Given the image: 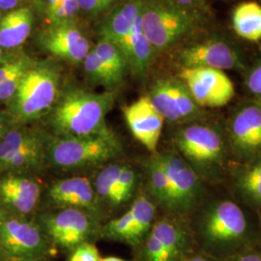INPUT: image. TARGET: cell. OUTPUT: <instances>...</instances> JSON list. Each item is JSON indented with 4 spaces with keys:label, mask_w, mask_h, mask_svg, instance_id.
Segmentation results:
<instances>
[{
    "label": "cell",
    "mask_w": 261,
    "mask_h": 261,
    "mask_svg": "<svg viewBox=\"0 0 261 261\" xmlns=\"http://www.w3.org/2000/svg\"><path fill=\"white\" fill-rule=\"evenodd\" d=\"M93 49L97 56L101 58L105 65L112 72L114 77L118 81V83L121 84L127 70L129 69L127 58L123 54L121 48L110 42L100 41Z\"/></svg>",
    "instance_id": "cell-28"
},
{
    "label": "cell",
    "mask_w": 261,
    "mask_h": 261,
    "mask_svg": "<svg viewBox=\"0 0 261 261\" xmlns=\"http://www.w3.org/2000/svg\"><path fill=\"white\" fill-rule=\"evenodd\" d=\"M231 21L237 36L249 42L261 41V5L257 2L238 4L232 12Z\"/></svg>",
    "instance_id": "cell-25"
},
{
    "label": "cell",
    "mask_w": 261,
    "mask_h": 261,
    "mask_svg": "<svg viewBox=\"0 0 261 261\" xmlns=\"http://www.w3.org/2000/svg\"><path fill=\"white\" fill-rule=\"evenodd\" d=\"M59 0H35V8L40 14L46 16L56 6Z\"/></svg>",
    "instance_id": "cell-39"
},
{
    "label": "cell",
    "mask_w": 261,
    "mask_h": 261,
    "mask_svg": "<svg viewBox=\"0 0 261 261\" xmlns=\"http://www.w3.org/2000/svg\"><path fill=\"white\" fill-rule=\"evenodd\" d=\"M257 100H258V99H257Z\"/></svg>",
    "instance_id": "cell-48"
},
{
    "label": "cell",
    "mask_w": 261,
    "mask_h": 261,
    "mask_svg": "<svg viewBox=\"0 0 261 261\" xmlns=\"http://www.w3.org/2000/svg\"><path fill=\"white\" fill-rule=\"evenodd\" d=\"M13 128V124L10 120L7 112H0V140Z\"/></svg>",
    "instance_id": "cell-40"
},
{
    "label": "cell",
    "mask_w": 261,
    "mask_h": 261,
    "mask_svg": "<svg viewBox=\"0 0 261 261\" xmlns=\"http://www.w3.org/2000/svg\"><path fill=\"white\" fill-rule=\"evenodd\" d=\"M179 7L199 15V11L206 9V0H170Z\"/></svg>",
    "instance_id": "cell-37"
},
{
    "label": "cell",
    "mask_w": 261,
    "mask_h": 261,
    "mask_svg": "<svg viewBox=\"0 0 261 261\" xmlns=\"http://www.w3.org/2000/svg\"><path fill=\"white\" fill-rule=\"evenodd\" d=\"M100 261H132L127 260V259H123V258H119V257H115V256H108V257H101Z\"/></svg>",
    "instance_id": "cell-44"
},
{
    "label": "cell",
    "mask_w": 261,
    "mask_h": 261,
    "mask_svg": "<svg viewBox=\"0 0 261 261\" xmlns=\"http://www.w3.org/2000/svg\"><path fill=\"white\" fill-rule=\"evenodd\" d=\"M245 86L255 99L261 100V59L247 71Z\"/></svg>",
    "instance_id": "cell-35"
},
{
    "label": "cell",
    "mask_w": 261,
    "mask_h": 261,
    "mask_svg": "<svg viewBox=\"0 0 261 261\" xmlns=\"http://www.w3.org/2000/svg\"><path fill=\"white\" fill-rule=\"evenodd\" d=\"M142 3L143 0H127L113 10L99 29L101 41L119 46L122 41L128 36L140 16Z\"/></svg>",
    "instance_id": "cell-22"
},
{
    "label": "cell",
    "mask_w": 261,
    "mask_h": 261,
    "mask_svg": "<svg viewBox=\"0 0 261 261\" xmlns=\"http://www.w3.org/2000/svg\"><path fill=\"white\" fill-rule=\"evenodd\" d=\"M251 212L253 211L233 196L205 195L192 213L195 220L190 225L197 250L216 260L224 261L257 249L261 226L252 219Z\"/></svg>",
    "instance_id": "cell-1"
},
{
    "label": "cell",
    "mask_w": 261,
    "mask_h": 261,
    "mask_svg": "<svg viewBox=\"0 0 261 261\" xmlns=\"http://www.w3.org/2000/svg\"><path fill=\"white\" fill-rule=\"evenodd\" d=\"M179 60L182 68L245 70L239 51L223 38L206 39L185 47L179 54Z\"/></svg>",
    "instance_id": "cell-15"
},
{
    "label": "cell",
    "mask_w": 261,
    "mask_h": 261,
    "mask_svg": "<svg viewBox=\"0 0 261 261\" xmlns=\"http://www.w3.org/2000/svg\"><path fill=\"white\" fill-rule=\"evenodd\" d=\"M156 157L168 175L170 186L168 215L186 218L206 195L207 184L176 150L156 152Z\"/></svg>",
    "instance_id": "cell-7"
},
{
    "label": "cell",
    "mask_w": 261,
    "mask_h": 261,
    "mask_svg": "<svg viewBox=\"0 0 261 261\" xmlns=\"http://www.w3.org/2000/svg\"><path fill=\"white\" fill-rule=\"evenodd\" d=\"M182 261H218L216 260L213 257L207 255L204 252L199 251V250H195L194 252H191L189 255Z\"/></svg>",
    "instance_id": "cell-41"
},
{
    "label": "cell",
    "mask_w": 261,
    "mask_h": 261,
    "mask_svg": "<svg viewBox=\"0 0 261 261\" xmlns=\"http://www.w3.org/2000/svg\"><path fill=\"white\" fill-rule=\"evenodd\" d=\"M83 63L84 73L89 82L103 86L106 91L115 92V89L121 85L94 49H90Z\"/></svg>",
    "instance_id": "cell-27"
},
{
    "label": "cell",
    "mask_w": 261,
    "mask_h": 261,
    "mask_svg": "<svg viewBox=\"0 0 261 261\" xmlns=\"http://www.w3.org/2000/svg\"><path fill=\"white\" fill-rule=\"evenodd\" d=\"M258 216H259V220H260V224H261V210H260V212H259V214H258Z\"/></svg>",
    "instance_id": "cell-47"
},
{
    "label": "cell",
    "mask_w": 261,
    "mask_h": 261,
    "mask_svg": "<svg viewBox=\"0 0 261 261\" xmlns=\"http://www.w3.org/2000/svg\"><path fill=\"white\" fill-rule=\"evenodd\" d=\"M48 134L25 126L12 128L0 140V174L36 170L46 164Z\"/></svg>",
    "instance_id": "cell-10"
},
{
    "label": "cell",
    "mask_w": 261,
    "mask_h": 261,
    "mask_svg": "<svg viewBox=\"0 0 261 261\" xmlns=\"http://www.w3.org/2000/svg\"><path fill=\"white\" fill-rule=\"evenodd\" d=\"M15 57H17V56H14V55H10V53H8L7 49H3V48L0 47V65H2L3 63H5L9 60L14 59Z\"/></svg>",
    "instance_id": "cell-43"
},
{
    "label": "cell",
    "mask_w": 261,
    "mask_h": 261,
    "mask_svg": "<svg viewBox=\"0 0 261 261\" xmlns=\"http://www.w3.org/2000/svg\"><path fill=\"white\" fill-rule=\"evenodd\" d=\"M125 121L134 138L150 153L157 152L165 119L154 108L147 95L123 108Z\"/></svg>",
    "instance_id": "cell-18"
},
{
    "label": "cell",
    "mask_w": 261,
    "mask_h": 261,
    "mask_svg": "<svg viewBox=\"0 0 261 261\" xmlns=\"http://www.w3.org/2000/svg\"><path fill=\"white\" fill-rule=\"evenodd\" d=\"M115 92H93L77 86L61 89L54 107L47 112L49 135L85 137L112 130L106 117L115 102Z\"/></svg>",
    "instance_id": "cell-2"
},
{
    "label": "cell",
    "mask_w": 261,
    "mask_h": 261,
    "mask_svg": "<svg viewBox=\"0 0 261 261\" xmlns=\"http://www.w3.org/2000/svg\"><path fill=\"white\" fill-rule=\"evenodd\" d=\"M133 215L130 209L117 219L110 221L101 228V236L113 241L125 242L127 241L130 232Z\"/></svg>",
    "instance_id": "cell-32"
},
{
    "label": "cell",
    "mask_w": 261,
    "mask_h": 261,
    "mask_svg": "<svg viewBox=\"0 0 261 261\" xmlns=\"http://www.w3.org/2000/svg\"><path fill=\"white\" fill-rule=\"evenodd\" d=\"M231 157L237 164L261 156V100L239 106L224 126Z\"/></svg>",
    "instance_id": "cell-11"
},
{
    "label": "cell",
    "mask_w": 261,
    "mask_h": 261,
    "mask_svg": "<svg viewBox=\"0 0 261 261\" xmlns=\"http://www.w3.org/2000/svg\"><path fill=\"white\" fill-rule=\"evenodd\" d=\"M174 144L206 184L215 185L224 179L232 159L224 127L203 119L182 124L175 133Z\"/></svg>",
    "instance_id": "cell-3"
},
{
    "label": "cell",
    "mask_w": 261,
    "mask_h": 261,
    "mask_svg": "<svg viewBox=\"0 0 261 261\" xmlns=\"http://www.w3.org/2000/svg\"><path fill=\"white\" fill-rule=\"evenodd\" d=\"M60 84V72L56 65L49 62L33 63L7 103L12 124L24 126L47 114L58 99Z\"/></svg>",
    "instance_id": "cell-4"
},
{
    "label": "cell",
    "mask_w": 261,
    "mask_h": 261,
    "mask_svg": "<svg viewBox=\"0 0 261 261\" xmlns=\"http://www.w3.org/2000/svg\"><path fill=\"white\" fill-rule=\"evenodd\" d=\"M121 168L122 165H108L96 176L93 187L100 201L109 202L112 206L114 204L116 184Z\"/></svg>",
    "instance_id": "cell-29"
},
{
    "label": "cell",
    "mask_w": 261,
    "mask_h": 261,
    "mask_svg": "<svg viewBox=\"0 0 261 261\" xmlns=\"http://www.w3.org/2000/svg\"><path fill=\"white\" fill-rule=\"evenodd\" d=\"M33 21L34 13L27 6L7 12L0 19V47L10 50L21 46L31 33Z\"/></svg>",
    "instance_id": "cell-23"
},
{
    "label": "cell",
    "mask_w": 261,
    "mask_h": 261,
    "mask_svg": "<svg viewBox=\"0 0 261 261\" xmlns=\"http://www.w3.org/2000/svg\"><path fill=\"white\" fill-rule=\"evenodd\" d=\"M147 191L152 200L167 212L170 204V186L168 175L155 153L146 162Z\"/></svg>",
    "instance_id": "cell-26"
},
{
    "label": "cell",
    "mask_w": 261,
    "mask_h": 261,
    "mask_svg": "<svg viewBox=\"0 0 261 261\" xmlns=\"http://www.w3.org/2000/svg\"><path fill=\"white\" fill-rule=\"evenodd\" d=\"M233 197L243 205L259 214L261 210V156L238 164L231 174Z\"/></svg>",
    "instance_id": "cell-20"
},
{
    "label": "cell",
    "mask_w": 261,
    "mask_h": 261,
    "mask_svg": "<svg viewBox=\"0 0 261 261\" xmlns=\"http://www.w3.org/2000/svg\"><path fill=\"white\" fill-rule=\"evenodd\" d=\"M140 246L142 261H182L196 245L184 218L168 214L155 221Z\"/></svg>",
    "instance_id": "cell-9"
},
{
    "label": "cell",
    "mask_w": 261,
    "mask_h": 261,
    "mask_svg": "<svg viewBox=\"0 0 261 261\" xmlns=\"http://www.w3.org/2000/svg\"><path fill=\"white\" fill-rule=\"evenodd\" d=\"M138 175L134 168L130 166H122L116 184L113 206L120 205L130 199L134 195Z\"/></svg>",
    "instance_id": "cell-30"
},
{
    "label": "cell",
    "mask_w": 261,
    "mask_h": 261,
    "mask_svg": "<svg viewBox=\"0 0 261 261\" xmlns=\"http://www.w3.org/2000/svg\"><path fill=\"white\" fill-rule=\"evenodd\" d=\"M80 11L89 17H96L103 12L112 9L123 0H76Z\"/></svg>",
    "instance_id": "cell-34"
},
{
    "label": "cell",
    "mask_w": 261,
    "mask_h": 261,
    "mask_svg": "<svg viewBox=\"0 0 261 261\" xmlns=\"http://www.w3.org/2000/svg\"><path fill=\"white\" fill-rule=\"evenodd\" d=\"M179 79L186 84L194 101L201 109L222 108L235 95L233 83L224 71L210 68H182Z\"/></svg>",
    "instance_id": "cell-14"
},
{
    "label": "cell",
    "mask_w": 261,
    "mask_h": 261,
    "mask_svg": "<svg viewBox=\"0 0 261 261\" xmlns=\"http://www.w3.org/2000/svg\"><path fill=\"white\" fill-rule=\"evenodd\" d=\"M101 256L97 247L92 243H84L71 252L67 261H100Z\"/></svg>",
    "instance_id": "cell-36"
},
{
    "label": "cell",
    "mask_w": 261,
    "mask_h": 261,
    "mask_svg": "<svg viewBox=\"0 0 261 261\" xmlns=\"http://www.w3.org/2000/svg\"><path fill=\"white\" fill-rule=\"evenodd\" d=\"M24 0H0V11L9 12L17 9Z\"/></svg>",
    "instance_id": "cell-42"
},
{
    "label": "cell",
    "mask_w": 261,
    "mask_h": 261,
    "mask_svg": "<svg viewBox=\"0 0 261 261\" xmlns=\"http://www.w3.org/2000/svg\"><path fill=\"white\" fill-rule=\"evenodd\" d=\"M0 247L11 258H44L50 242L39 224L15 217H0Z\"/></svg>",
    "instance_id": "cell-13"
},
{
    "label": "cell",
    "mask_w": 261,
    "mask_h": 261,
    "mask_svg": "<svg viewBox=\"0 0 261 261\" xmlns=\"http://www.w3.org/2000/svg\"><path fill=\"white\" fill-rule=\"evenodd\" d=\"M40 196L41 184L30 175L11 172L0 178V203L14 214L25 216L33 212Z\"/></svg>",
    "instance_id": "cell-19"
},
{
    "label": "cell",
    "mask_w": 261,
    "mask_h": 261,
    "mask_svg": "<svg viewBox=\"0 0 261 261\" xmlns=\"http://www.w3.org/2000/svg\"><path fill=\"white\" fill-rule=\"evenodd\" d=\"M224 261H261V253L257 251V249H255L241 252Z\"/></svg>",
    "instance_id": "cell-38"
},
{
    "label": "cell",
    "mask_w": 261,
    "mask_h": 261,
    "mask_svg": "<svg viewBox=\"0 0 261 261\" xmlns=\"http://www.w3.org/2000/svg\"><path fill=\"white\" fill-rule=\"evenodd\" d=\"M141 25L155 51L171 47L194 31L199 16L170 0H143Z\"/></svg>",
    "instance_id": "cell-6"
},
{
    "label": "cell",
    "mask_w": 261,
    "mask_h": 261,
    "mask_svg": "<svg viewBox=\"0 0 261 261\" xmlns=\"http://www.w3.org/2000/svg\"><path fill=\"white\" fill-rule=\"evenodd\" d=\"M48 205L55 209L75 208L84 210L96 218L100 215V199L88 178L73 176L58 180L47 192Z\"/></svg>",
    "instance_id": "cell-17"
},
{
    "label": "cell",
    "mask_w": 261,
    "mask_h": 261,
    "mask_svg": "<svg viewBox=\"0 0 261 261\" xmlns=\"http://www.w3.org/2000/svg\"><path fill=\"white\" fill-rule=\"evenodd\" d=\"M32 64L33 62L30 59L23 57L19 65L2 81L0 84V103H8L12 99L19 87L24 73Z\"/></svg>",
    "instance_id": "cell-31"
},
{
    "label": "cell",
    "mask_w": 261,
    "mask_h": 261,
    "mask_svg": "<svg viewBox=\"0 0 261 261\" xmlns=\"http://www.w3.org/2000/svg\"><path fill=\"white\" fill-rule=\"evenodd\" d=\"M147 96L165 121L186 124L203 119L202 109L196 105L186 84L179 77L156 81Z\"/></svg>",
    "instance_id": "cell-12"
},
{
    "label": "cell",
    "mask_w": 261,
    "mask_h": 261,
    "mask_svg": "<svg viewBox=\"0 0 261 261\" xmlns=\"http://www.w3.org/2000/svg\"><path fill=\"white\" fill-rule=\"evenodd\" d=\"M257 251L261 253V241L260 243H259V245H258V247H257Z\"/></svg>",
    "instance_id": "cell-46"
},
{
    "label": "cell",
    "mask_w": 261,
    "mask_h": 261,
    "mask_svg": "<svg viewBox=\"0 0 261 261\" xmlns=\"http://www.w3.org/2000/svg\"><path fill=\"white\" fill-rule=\"evenodd\" d=\"M38 44L47 54L72 64L84 62L90 45L74 23L53 24L38 35Z\"/></svg>",
    "instance_id": "cell-16"
},
{
    "label": "cell",
    "mask_w": 261,
    "mask_h": 261,
    "mask_svg": "<svg viewBox=\"0 0 261 261\" xmlns=\"http://www.w3.org/2000/svg\"><path fill=\"white\" fill-rule=\"evenodd\" d=\"M80 12L76 0H59L56 7L48 12L46 17L50 25L74 23Z\"/></svg>",
    "instance_id": "cell-33"
},
{
    "label": "cell",
    "mask_w": 261,
    "mask_h": 261,
    "mask_svg": "<svg viewBox=\"0 0 261 261\" xmlns=\"http://www.w3.org/2000/svg\"><path fill=\"white\" fill-rule=\"evenodd\" d=\"M9 261H39L37 259H31V258H11Z\"/></svg>",
    "instance_id": "cell-45"
},
{
    "label": "cell",
    "mask_w": 261,
    "mask_h": 261,
    "mask_svg": "<svg viewBox=\"0 0 261 261\" xmlns=\"http://www.w3.org/2000/svg\"><path fill=\"white\" fill-rule=\"evenodd\" d=\"M130 210L133 220L126 243L137 247L143 242L155 223L157 204L146 194H140L133 202Z\"/></svg>",
    "instance_id": "cell-24"
},
{
    "label": "cell",
    "mask_w": 261,
    "mask_h": 261,
    "mask_svg": "<svg viewBox=\"0 0 261 261\" xmlns=\"http://www.w3.org/2000/svg\"><path fill=\"white\" fill-rule=\"evenodd\" d=\"M121 141L112 130L85 137H56L48 134L46 164L61 169L92 168L119 158Z\"/></svg>",
    "instance_id": "cell-5"
},
{
    "label": "cell",
    "mask_w": 261,
    "mask_h": 261,
    "mask_svg": "<svg viewBox=\"0 0 261 261\" xmlns=\"http://www.w3.org/2000/svg\"><path fill=\"white\" fill-rule=\"evenodd\" d=\"M118 47L126 56L129 70L133 75L138 77L145 76L153 62L155 49L143 32L141 14L138 17L128 36Z\"/></svg>",
    "instance_id": "cell-21"
},
{
    "label": "cell",
    "mask_w": 261,
    "mask_h": 261,
    "mask_svg": "<svg viewBox=\"0 0 261 261\" xmlns=\"http://www.w3.org/2000/svg\"><path fill=\"white\" fill-rule=\"evenodd\" d=\"M39 226L49 242L68 252L101 235L102 226L96 218L75 208H59L39 217Z\"/></svg>",
    "instance_id": "cell-8"
}]
</instances>
